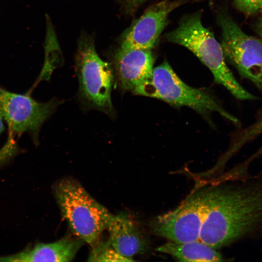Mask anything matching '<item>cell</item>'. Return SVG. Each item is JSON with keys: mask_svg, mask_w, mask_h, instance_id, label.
I'll use <instances>...</instances> for the list:
<instances>
[{"mask_svg": "<svg viewBox=\"0 0 262 262\" xmlns=\"http://www.w3.org/2000/svg\"><path fill=\"white\" fill-rule=\"evenodd\" d=\"M199 240L217 249L262 235V172L207 187Z\"/></svg>", "mask_w": 262, "mask_h": 262, "instance_id": "obj_1", "label": "cell"}, {"mask_svg": "<svg viewBox=\"0 0 262 262\" xmlns=\"http://www.w3.org/2000/svg\"><path fill=\"white\" fill-rule=\"evenodd\" d=\"M201 16L200 11L184 16L178 27L165 33L164 38L192 51L210 70L214 81L236 98L254 99V96L239 83L228 68L221 45L213 33L203 25Z\"/></svg>", "mask_w": 262, "mask_h": 262, "instance_id": "obj_2", "label": "cell"}, {"mask_svg": "<svg viewBox=\"0 0 262 262\" xmlns=\"http://www.w3.org/2000/svg\"><path fill=\"white\" fill-rule=\"evenodd\" d=\"M54 191L62 215L74 236L93 246L106 229L112 214L73 179L58 181Z\"/></svg>", "mask_w": 262, "mask_h": 262, "instance_id": "obj_3", "label": "cell"}, {"mask_svg": "<svg viewBox=\"0 0 262 262\" xmlns=\"http://www.w3.org/2000/svg\"><path fill=\"white\" fill-rule=\"evenodd\" d=\"M132 92L159 99L175 106L189 107L203 115L215 112L237 123V120L226 112L213 96L182 81L166 61L153 68L151 75Z\"/></svg>", "mask_w": 262, "mask_h": 262, "instance_id": "obj_4", "label": "cell"}, {"mask_svg": "<svg viewBox=\"0 0 262 262\" xmlns=\"http://www.w3.org/2000/svg\"><path fill=\"white\" fill-rule=\"evenodd\" d=\"M76 68L79 82V97L89 108L102 112L110 116L115 115L111 100L115 81L112 66L97 54L94 41L82 36L78 42Z\"/></svg>", "mask_w": 262, "mask_h": 262, "instance_id": "obj_5", "label": "cell"}, {"mask_svg": "<svg viewBox=\"0 0 262 262\" xmlns=\"http://www.w3.org/2000/svg\"><path fill=\"white\" fill-rule=\"evenodd\" d=\"M207 188H197L175 209L152 219L148 224L151 232L177 243L199 240Z\"/></svg>", "mask_w": 262, "mask_h": 262, "instance_id": "obj_6", "label": "cell"}, {"mask_svg": "<svg viewBox=\"0 0 262 262\" xmlns=\"http://www.w3.org/2000/svg\"><path fill=\"white\" fill-rule=\"evenodd\" d=\"M217 21L225 57L243 77L262 89V39L246 33L225 11L218 14Z\"/></svg>", "mask_w": 262, "mask_h": 262, "instance_id": "obj_7", "label": "cell"}, {"mask_svg": "<svg viewBox=\"0 0 262 262\" xmlns=\"http://www.w3.org/2000/svg\"><path fill=\"white\" fill-rule=\"evenodd\" d=\"M60 103L55 99L40 102L28 93L19 94L0 88V107L9 133L14 136L28 132L35 143L43 124Z\"/></svg>", "mask_w": 262, "mask_h": 262, "instance_id": "obj_8", "label": "cell"}, {"mask_svg": "<svg viewBox=\"0 0 262 262\" xmlns=\"http://www.w3.org/2000/svg\"><path fill=\"white\" fill-rule=\"evenodd\" d=\"M191 0H164L149 7L122 34L120 48L152 49L169 14Z\"/></svg>", "mask_w": 262, "mask_h": 262, "instance_id": "obj_9", "label": "cell"}, {"mask_svg": "<svg viewBox=\"0 0 262 262\" xmlns=\"http://www.w3.org/2000/svg\"><path fill=\"white\" fill-rule=\"evenodd\" d=\"M151 49H118L114 56L115 81L122 91H131L151 74Z\"/></svg>", "mask_w": 262, "mask_h": 262, "instance_id": "obj_10", "label": "cell"}, {"mask_svg": "<svg viewBox=\"0 0 262 262\" xmlns=\"http://www.w3.org/2000/svg\"><path fill=\"white\" fill-rule=\"evenodd\" d=\"M106 229L111 245L123 256L131 258L149 249L148 240L136 221L125 213L112 214Z\"/></svg>", "mask_w": 262, "mask_h": 262, "instance_id": "obj_11", "label": "cell"}, {"mask_svg": "<svg viewBox=\"0 0 262 262\" xmlns=\"http://www.w3.org/2000/svg\"><path fill=\"white\" fill-rule=\"evenodd\" d=\"M83 241L66 236L50 243H38L15 254L0 256V262H70L75 257Z\"/></svg>", "mask_w": 262, "mask_h": 262, "instance_id": "obj_12", "label": "cell"}, {"mask_svg": "<svg viewBox=\"0 0 262 262\" xmlns=\"http://www.w3.org/2000/svg\"><path fill=\"white\" fill-rule=\"evenodd\" d=\"M156 251L167 254L181 262H221L223 258L216 249L200 240L185 243L168 241Z\"/></svg>", "mask_w": 262, "mask_h": 262, "instance_id": "obj_13", "label": "cell"}, {"mask_svg": "<svg viewBox=\"0 0 262 262\" xmlns=\"http://www.w3.org/2000/svg\"><path fill=\"white\" fill-rule=\"evenodd\" d=\"M88 258L90 262H132V259L123 256L110 244L109 241H98L93 246Z\"/></svg>", "mask_w": 262, "mask_h": 262, "instance_id": "obj_14", "label": "cell"}, {"mask_svg": "<svg viewBox=\"0 0 262 262\" xmlns=\"http://www.w3.org/2000/svg\"><path fill=\"white\" fill-rule=\"evenodd\" d=\"M233 4L237 9L248 16L262 12V0H234Z\"/></svg>", "mask_w": 262, "mask_h": 262, "instance_id": "obj_15", "label": "cell"}, {"mask_svg": "<svg viewBox=\"0 0 262 262\" xmlns=\"http://www.w3.org/2000/svg\"><path fill=\"white\" fill-rule=\"evenodd\" d=\"M262 132V117L254 123L252 126H250L244 133L242 137L240 143H245L253 139L255 136Z\"/></svg>", "mask_w": 262, "mask_h": 262, "instance_id": "obj_16", "label": "cell"}, {"mask_svg": "<svg viewBox=\"0 0 262 262\" xmlns=\"http://www.w3.org/2000/svg\"><path fill=\"white\" fill-rule=\"evenodd\" d=\"M148 0H122L125 11L128 14H132L143 3Z\"/></svg>", "mask_w": 262, "mask_h": 262, "instance_id": "obj_17", "label": "cell"}, {"mask_svg": "<svg viewBox=\"0 0 262 262\" xmlns=\"http://www.w3.org/2000/svg\"><path fill=\"white\" fill-rule=\"evenodd\" d=\"M260 14V17L257 21L256 24V30L259 35L261 36V39H262V12Z\"/></svg>", "mask_w": 262, "mask_h": 262, "instance_id": "obj_18", "label": "cell"}, {"mask_svg": "<svg viewBox=\"0 0 262 262\" xmlns=\"http://www.w3.org/2000/svg\"><path fill=\"white\" fill-rule=\"evenodd\" d=\"M4 122H5V121L0 107V134L4 131L5 127Z\"/></svg>", "mask_w": 262, "mask_h": 262, "instance_id": "obj_19", "label": "cell"}]
</instances>
